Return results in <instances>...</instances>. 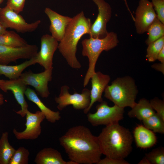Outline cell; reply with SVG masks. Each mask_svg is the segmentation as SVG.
<instances>
[{
    "mask_svg": "<svg viewBox=\"0 0 164 164\" xmlns=\"http://www.w3.org/2000/svg\"><path fill=\"white\" fill-rule=\"evenodd\" d=\"M26 0H7L6 5L19 14L23 10Z\"/></svg>",
    "mask_w": 164,
    "mask_h": 164,
    "instance_id": "1f68e13d",
    "label": "cell"
},
{
    "mask_svg": "<svg viewBox=\"0 0 164 164\" xmlns=\"http://www.w3.org/2000/svg\"><path fill=\"white\" fill-rule=\"evenodd\" d=\"M119 43L118 36L115 32H108L102 38L90 37L81 42L82 46V54L87 57L89 61L88 68L84 77L83 85L87 86L92 76L95 72V67L97 60L104 51H108L116 47Z\"/></svg>",
    "mask_w": 164,
    "mask_h": 164,
    "instance_id": "277c9868",
    "label": "cell"
},
{
    "mask_svg": "<svg viewBox=\"0 0 164 164\" xmlns=\"http://www.w3.org/2000/svg\"><path fill=\"white\" fill-rule=\"evenodd\" d=\"M133 135L136 146L141 149L152 147L157 141L154 132L142 125H138L135 127L133 131Z\"/></svg>",
    "mask_w": 164,
    "mask_h": 164,
    "instance_id": "ac0fdd59",
    "label": "cell"
},
{
    "mask_svg": "<svg viewBox=\"0 0 164 164\" xmlns=\"http://www.w3.org/2000/svg\"><path fill=\"white\" fill-rule=\"evenodd\" d=\"M104 97L114 104L124 108H132L138 90L134 79L129 76L118 77L108 85L104 91Z\"/></svg>",
    "mask_w": 164,
    "mask_h": 164,
    "instance_id": "5b68a950",
    "label": "cell"
},
{
    "mask_svg": "<svg viewBox=\"0 0 164 164\" xmlns=\"http://www.w3.org/2000/svg\"><path fill=\"white\" fill-rule=\"evenodd\" d=\"M29 155V152L28 149L20 147L15 150L9 164H28Z\"/></svg>",
    "mask_w": 164,
    "mask_h": 164,
    "instance_id": "83f0119b",
    "label": "cell"
},
{
    "mask_svg": "<svg viewBox=\"0 0 164 164\" xmlns=\"http://www.w3.org/2000/svg\"><path fill=\"white\" fill-rule=\"evenodd\" d=\"M25 95L28 100L37 106L48 122L54 123L60 119L61 117L59 111H53L47 107L39 99L36 92L33 90L29 87H27Z\"/></svg>",
    "mask_w": 164,
    "mask_h": 164,
    "instance_id": "ffe728a7",
    "label": "cell"
},
{
    "mask_svg": "<svg viewBox=\"0 0 164 164\" xmlns=\"http://www.w3.org/2000/svg\"><path fill=\"white\" fill-rule=\"evenodd\" d=\"M28 45L25 39L14 31L7 30L0 34V45L13 47H21Z\"/></svg>",
    "mask_w": 164,
    "mask_h": 164,
    "instance_id": "603a6c76",
    "label": "cell"
},
{
    "mask_svg": "<svg viewBox=\"0 0 164 164\" xmlns=\"http://www.w3.org/2000/svg\"><path fill=\"white\" fill-rule=\"evenodd\" d=\"M44 12L50 22L49 30L51 35L58 42H60L72 18L61 15L48 7L45 8Z\"/></svg>",
    "mask_w": 164,
    "mask_h": 164,
    "instance_id": "e0dca14e",
    "label": "cell"
},
{
    "mask_svg": "<svg viewBox=\"0 0 164 164\" xmlns=\"http://www.w3.org/2000/svg\"><path fill=\"white\" fill-rule=\"evenodd\" d=\"M58 42L51 35H43L40 39V49L36 56V63L45 70L53 67L54 54L58 49Z\"/></svg>",
    "mask_w": 164,
    "mask_h": 164,
    "instance_id": "5bb4252c",
    "label": "cell"
},
{
    "mask_svg": "<svg viewBox=\"0 0 164 164\" xmlns=\"http://www.w3.org/2000/svg\"><path fill=\"white\" fill-rule=\"evenodd\" d=\"M142 121L144 126L154 133L164 134V119L156 113Z\"/></svg>",
    "mask_w": 164,
    "mask_h": 164,
    "instance_id": "484cf974",
    "label": "cell"
},
{
    "mask_svg": "<svg viewBox=\"0 0 164 164\" xmlns=\"http://www.w3.org/2000/svg\"><path fill=\"white\" fill-rule=\"evenodd\" d=\"M97 136L102 154L106 156L124 159L132 151L133 136L119 123L105 126Z\"/></svg>",
    "mask_w": 164,
    "mask_h": 164,
    "instance_id": "7a4b0ae2",
    "label": "cell"
},
{
    "mask_svg": "<svg viewBox=\"0 0 164 164\" xmlns=\"http://www.w3.org/2000/svg\"><path fill=\"white\" fill-rule=\"evenodd\" d=\"M145 157L150 164H164V148L159 147L146 153Z\"/></svg>",
    "mask_w": 164,
    "mask_h": 164,
    "instance_id": "f1b7e54d",
    "label": "cell"
},
{
    "mask_svg": "<svg viewBox=\"0 0 164 164\" xmlns=\"http://www.w3.org/2000/svg\"><path fill=\"white\" fill-rule=\"evenodd\" d=\"M130 163L124 159H119L106 156L100 159L97 164H129Z\"/></svg>",
    "mask_w": 164,
    "mask_h": 164,
    "instance_id": "d6a6232c",
    "label": "cell"
},
{
    "mask_svg": "<svg viewBox=\"0 0 164 164\" xmlns=\"http://www.w3.org/2000/svg\"><path fill=\"white\" fill-rule=\"evenodd\" d=\"M157 18L164 24V0H152Z\"/></svg>",
    "mask_w": 164,
    "mask_h": 164,
    "instance_id": "f546056e",
    "label": "cell"
},
{
    "mask_svg": "<svg viewBox=\"0 0 164 164\" xmlns=\"http://www.w3.org/2000/svg\"><path fill=\"white\" fill-rule=\"evenodd\" d=\"M156 17L151 2L149 0H140L134 17L137 33L141 34L147 32L148 28Z\"/></svg>",
    "mask_w": 164,
    "mask_h": 164,
    "instance_id": "4fadbf2b",
    "label": "cell"
},
{
    "mask_svg": "<svg viewBox=\"0 0 164 164\" xmlns=\"http://www.w3.org/2000/svg\"><path fill=\"white\" fill-rule=\"evenodd\" d=\"M34 162L36 164H76L70 160L65 161L59 152L51 148H44L39 151Z\"/></svg>",
    "mask_w": 164,
    "mask_h": 164,
    "instance_id": "d6986e66",
    "label": "cell"
},
{
    "mask_svg": "<svg viewBox=\"0 0 164 164\" xmlns=\"http://www.w3.org/2000/svg\"><path fill=\"white\" fill-rule=\"evenodd\" d=\"M4 0H0V5L2 3Z\"/></svg>",
    "mask_w": 164,
    "mask_h": 164,
    "instance_id": "ab89813d",
    "label": "cell"
},
{
    "mask_svg": "<svg viewBox=\"0 0 164 164\" xmlns=\"http://www.w3.org/2000/svg\"><path fill=\"white\" fill-rule=\"evenodd\" d=\"M110 79L109 76L100 71L95 72L92 76L90 79L91 88L90 90V103L88 107L83 110L84 113H87L96 102L100 103L103 101L102 94L108 85Z\"/></svg>",
    "mask_w": 164,
    "mask_h": 164,
    "instance_id": "2e32d148",
    "label": "cell"
},
{
    "mask_svg": "<svg viewBox=\"0 0 164 164\" xmlns=\"http://www.w3.org/2000/svg\"><path fill=\"white\" fill-rule=\"evenodd\" d=\"M138 164H150L149 162L145 156L138 163Z\"/></svg>",
    "mask_w": 164,
    "mask_h": 164,
    "instance_id": "d590c367",
    "label": "cell"
},
{
    "mask_svg": "<svg viewBox=\"0 0 164 164\" xmlns=\"http://www.w3.org/2000/svg\"><path fill=\"white\" fill-rule=\"evenodd\" d=\"M148 46L146 50V58L150 62H154L157 60L159 53L164 47V36Z\"/></svg>",
    "mask_w": 164,
    "mask_h": 164,
    "instance_id": "4316f807",
    "label": "cell"
},
{
    "mask_svg": "<svg viewBox=\"0 0 164 164\" xmlns=\"http://www.w3.org/2000/svg\"><path fill=\"white\" fill-rule=\"evenodd\" d=\"M97 5L98 14L93 24H92L90 37L102 38L105 37L108 32L107 25L112 14V9L110 5L104 0H92Z\"/></svg>",
    "mask_w": 164,
    "mask_h": 164,
    "instance_id": "30bf717a",
    "label": "cell"
},
{
    "mask_svg": "<svg viewBox=\"0 0 164 164\" xmlns=\"http://www.w3.org/2000/svg\"><path fill=\"white\" fill-rule=\"evenodd\" d=\"M8 133H2L0 138V164H9L16 150L10 144Z\"/></svg>",
    "mask_w": 164,
    "mask_h": 164,
    "instance_id": "cb8c5ba5",
    "label": "cell"
},
{
    "mask_svg": "<svg viewBox=\"0 0 164 164\" xmlns=\"http://www.w3.org/2000/svg\"><path fill=\"white\" fill-rule=\"evenodd\" d=\"M155 112L152 108L149 101L145 98L141 99L131 108L128 113L131 118L142 121L154 114Z\"/></svg>",
    "mask_w": 164,
    "mask_h": 164,
    "instance_id": "7402d4cb",
    "label": "cell"
},
{
    "mask_svg": "<svg viewBox=\"0 0 164 164\" xmlns=\"http://www.w3.org/2000/svg\"><path fill=\"white\" fill-rule=\"evenodd\" d=\"M70 161L76 164H96L102 154L97 136L81 125L69 129L59 138Z\"/></svg>",
    "mask_w": 164,
    "mask_h": 164,
    "instance_id": "6da1fadb",
    "label": "cell"
},
{
    "mask_svg": "<svg viewBox=\"0 0 164 164\" xmlns=\"http://www.w3.org/2000/svg\"><path fill=\"white\" fill-rule=\"evenodd\" d=\"M53 67L44 71L34 73L31 70L22 73L19 78L26 85L35 89L37 94L42 98H47L50 94L48 84L52 80Z\"/></svg>",
    "mask_w": 164,
    "mask_h": 164,
    "instance_id": "9c48e42d",
    "label": "cell"
},
{
    "mask_svg": "<svg viewBox=\"0 0 164 164\" xmlns=\"http://www.w3.org/2000/svg\"><path fill=\"white\" fill-rule=\"evenodd\" d=\"M4 98L3 94L0 93V105H2L4 103Z\"/></svg>",
    "mask_w": 164,
    "mask_h": 164,
    "instance_id": "74e56055",
    "label": "cell"
},
{
    "mask_svg": "<svg viewBox=\"0 0 164 164\" xmlns=\"http://www.w3.org/2000/svg\"><path fill=\"white\" fill-rule=\"evenodd\" d=\"M96 108L94 113L87 114L88 121L94 126L118 124L124 118V108L116 105L110 107L107 102L103 101Z\"/></svg>",
    "mask_w": 164,
    "mask_h": 164,
    "instance_id": "8992f818",
    "label": "cell"
},
{
    "mask_svg": "<svg viewBox=\"0 0 164 164\" xmlns=\"http://www.w3.org/2000/svg\"><path fill=\"white\" fill-rule=\"evenodd\" d=\"M26 117L25 129L20 132L14 128L13 133L16 139L19 140L36 139L41 133V124L45 118V116L40 111L32 113L28 110Z\"/></svg>",
    "mask_w": 164,
    "mask_h": 164,
    "instance_id": "8fae6325",
    "label": "cell"
},
{
    "mask_svg": "<svg viewBox=\"0 0 164 164\" xmlns=\"http://www.w3.org/2000/svg\"><path fill=\"white\" fill-rule=\"evenodd\" d=\"M41 22L38 20L30 23H27L21 15L6 5L0 8V22L6 29H13L22 33L31 32L37 28Z\"/></svg>",
    "mask_w": 164,
    "mask_h": 164,
    "instance_id": "ba28073f",
    "label": "cell"
},
{
    "mask_svg": "<svg viewBox=\"0 0 164 164\" xmlns=\"http://www.w3.org/2000/svg\"><path fill=\"white\" fill-rule=\"evenodd\" d=\"M38 50L36 45L29 44L21 47L0 45V64L7 65L19 59H29L36 56Z\"/></svg>",
    "mask_w": 164,
    "mask_h": 164,
    "instance_id": "7c38bea8",
    "label": "cell"
},
{
    "mask_svg": "<svg viewBox=\"0 0 164 164\" xmlns=\"http://www.w3.org/2000/svg\"><path fill=\"white\" fill-rule=\"evenodd\" d=\"M157 60L161 63H164V47H163L159 53Z\"/></svg>",
    "mask_w": 164,
    "mask_h": 164,
    "instance_id": "e575fe53",
    "label": "cell"
},
{
    "mask_svg": "<svg viewBox=\"0 0 164 164\" xmlns=\"http://www.w3.org/2000/svg\"><path fill=\"white\" fill-rule=\"evenodd\" d=\"M27 86L19 77L5 80L0 86V89L5 92L10 91L13 94L17 102L21 107L20 110L15 111L22 118L26 116L28 111V105L24 97Z\"/></svg>",
    "mask_w": 164,
    "mask_h": 164,
    "instance_id": "9a60e30c",
    "label": "cell"
},
{
    "mask_svg": "<svg viewBox=\"0 0 164 164\" xmlns=\"http://www.w3.org/2000/svg\"><path fill=\"white\" fill-rule=\"evenodd\" d=\"M6 29L0 22V34L5 32L7 31Z\"/></svg>",
    "mask_w": 164,
    "mask_h": 164,
    "instance_id": "8d00e7d4",
    "label": "cell"
},
{
    "mask_svg": "<svg viewBox=\"0 0 164 164\" xmlns=\"http://www.w3.org/2000/svg\"><path fill=\"white\" fill-rule=\"evenodd\" d=\"M70 88L67 85L61 87L60 94L54 100L58 104L57 108L62 111L67 106L72 105L76 110H83L87 108L90 102V90L85 88L83 89L80 94L75 92L73 94L69 93Z\"/></svg>",
    "mask_w": 164,
    "mask_h": 164,
    "instance_id": "52a82bcc",
    "label": "cell"
},
{
    "mask_svg": "<svg viewBox=\"0 0 164 164\" xmlns=\"http://www.w3.org/2000/svg\"><path fill=\"white\" fill-rule=\"evenodd\" d=\"M91 19L86 18L82 11L73 17L68 25L58 49L72 68L79 69L81 65L76 56L77 46L81 37L90 34L92 25Z\"/></svg>",
    "mask_w": 164,
    "mask_h": 164,
    "instance_id": "3957f363",
    "label": "cell"
},
{
    "mask_svg": "<svg viewBox=\"0 0 164 164\" xmlns=\"http://www.w3.org/2000/svg\"><path fill=\"white\" fill-rule=\"evenodd\" d=\"M152 67L155 70L161 72L164 74V63H155L152 65Z\"/></svg>",
    "mask_w": 164,
    "mask_h": 164,
    "instance_id": "836d02e7",
    "label": "cell"
},
{
    "mask_svg": "<svg viewBox=\"0 0 164 164\" xmlns=\"http://www.w3.org/2000/svg\"><path fill=\"white\" fill-rule=\"evenodd\" d=\"M153 109L157 114L164 119V101L157 97H155L149 101Z\"/></svg>",
    "mask_w": 164,
    "mask_h": 164,
    "instance_id": "4dcf8cb0",
    "label": "cell"
},
{
    "mask_svg": "<svg viewBox=\"0 0 164 164\" xmlns=\"http://www.w3.org/2000/svg\"><path fill=\"white\" fill-rule=\"evenodd\" d=\"M36 63L35 56L17 65L11 66L0 64V75H4L9 80L18 78L25 69Z\"/></svg>",
    "mask_w": 164,
    "mask_h": 164,
    "instance_id": "44dd1931",
    "label": "cell"
},
{
    "mask_svg": "<svg viewBox=\"0 0 164 164\" xmlns=\"http://www.w3.org/2000/svg\"><path fill=\"white\" fill-rule=\"evenodd\" d=\"M124 1L125 3H126L127 2V0H124Z\"/></svg>",
    "mask_w": 164,
    "mask_h": 164,
    "instance_id": "60d3db41",
    "label": "cell"
},
{
    "mask_svg": "<svg viewBox=\"0 0 164 164\" xmlns=\"http://www.w3.org/2000/svg\"><path fill=\"white\" fill-rule=\"evenodd\" d=\"M148 37L145 41L148 45L164 36V24L156 17L148 28Z\"/></svg>",
    "mask_w": 164,
    "mask_h": 164,
    "instance_id": "d4e9b609",
    "label": "cell"
},
{
    "mask_svg": "<svg viewBox=\"0 0 164 164\" xmlns=\"http://www.w3.org/2000/svg\"><path fill=\"white\" fill-rule=\"evenodd\" d=\"M5 81V80L0 79V86Z\"/></svg>",
    "mask_w": 164,
    "mask_h": 164,
    "instance_id": "f35d334b",
    "label": "cell"
}]
</instances>
